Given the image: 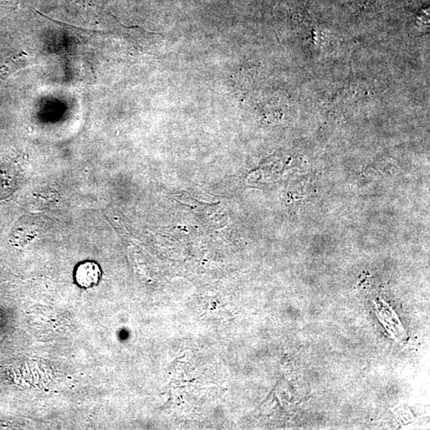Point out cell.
I'll return each instance as SVG.
<instances>
[{
  "mask_svg": "<svg viewBox=\"0 0 430 430\" xmlns=\"http://www.w3.org/2000/svg\"><path fill=\"white\" fill-rule=\"evenodd\" d=\"M101 278L100 265L92 260H87L76 266L74 278L81 288L90 289L99 283Z\"/></svg>",
  "mask_w": 430,
  "mask_h": 430,
  "instance_id": "obj_1",
  "label": "cell"
}]
</instances>
